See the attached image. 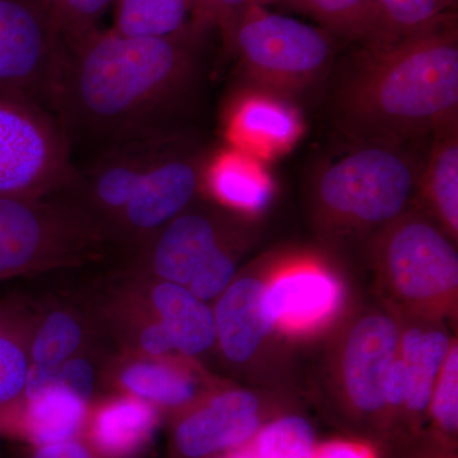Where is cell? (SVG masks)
<instances>
[{"mask_svg":"<svg viewBox=\"0 0 458 458\" xmlns=\"http://www.w3.org/2000/svg\"><path fill=\"white\" fill-rule=\"evenodd\" d=\"M236 273L233 255L225 243L216 247L199 267L188 288L199 300L208 301L218 298L233 282Z\"/></svg>","mask_w":458,"mask_h":458,"instance_id":"obj_32","label":"cell"},{"mask_svg":"<svg viewBox=\"0 0 458 458\" xmlns=\"http://www.w3.org/2000/svg\"><path fill=\"white\" fill-rule=\"evenodd\" d=\"M89 403L65 388L49 386L23 399L5 432L35 445L78 438L86 427Z\"/></svg>","mask_w":458,"mask_h":458,"instance_id":"obj_19","label":"cell"},{"mask_svg":"<svg viewBox=\"0 0 458 458\" xmlns=\"http://www.w3.org/2000/svg\"><path fill=\"white\" fill-rule=\"evenodd\" d=\"M150 298L159 321L170 333L174 351L195 357L212 348L216 342L213 310L188 286L161 280Z\"/></svg>","mask_w":458,"mask_h":458,"instance_id":"obj_20","label":"cell"},{"mask_svg":"<svg viewBox=\"0 0 458 458\" xmlns=\"http://www.w3.org/2000/svg\"><path fill=\"white\" fill-rule=\"evenodd\" d=\"M265 288L261 280L245 276L232 282L218 297L213 311L216 342L233 363L251 360L274 328L265 309Z\"/></svg>","mask_w":458,"mask_h":458,"instance_id":"obj_15","label":"cell"},{"mask_svg":"<svg viewBox=\"0 0 458 458\" xmlns=\"http://www.w3.org/2000/svg\"><path fill=\"white\" fill-rule=\"evenodd\" d=\"M203 29L164 38L98 30L66 47L54 110L71 144L90 141L102 153L172 137L171 117L197 84Z\"/></svg>","mask_w":458,"mask_h":458,"instance_id":"obj_1","label":"cell"},{"mask_svg":"<svg viewBox=\"0 0 458 458\" xmlns=\"http://www.w3.org/2000/svg\"><path fill=\"white\" fill-rule=\"evenodd\" d=\"M313 458H375V454L360 443L330 442L316 448Z\"/></svg>","mask_w":458,"mask_h":458,"instance_id":"obj_37","label":"cell"},{"mask_svg":"<svg viewBox=\"0 0 458 458\" xmlns=\"http://www.w3.org/2000/svg\"><path fill=\"white\" fill-rule=\"evenodd\" d=\"M400 331L384 315L361 318L346 339L343 381L352 405L373 414L385 408L384 379L399 354Z\"/></svg>","mask_w":458,"mask_h":458,"instance_id":"obj_13","label":"cell"},{"mask_svg":"<svg viewBox=\"0 0 458 458\" xmlns=\"http://www.w3.org/2000/svg\"><path fill=\"white\" fill-rule=\"evenodd\" d=\"M207 157L172 138L134 197L105 228L132 242H146L197 198Z\"/></svg>","mask_w":458,"mask_h":458,"instance_id":"obj_9","label":"cell"},{"mask_svg":"<svg viewBox=\"0 0 458 458\" xmlns=\"http://www.w3.org/2000/svg\"><path fill=\"white\" fill-rule=\"evenodd\" d=\"M409 390L408 369L399 354L391 363L384 379V399L386 406L400 408L405 405Z\"/></svg>","mask_w":458,"mask_h":458,"instance_id":"obj_34","label":"cell"},{"mask_svg":"<svg viewBox=\"0 0 458 458\" xmlns=\"http://www.w3.org/2000/svg\"><path fill=\"white\" fill-rule=\"evenodd\" d=\"M222 128L228 147L265 164L291 152L304 131L302 114L292 99L251 84L229 98Z\"/></svg>","mask_w":458,"mask_h":458,"instance_id":"obj_10","label":"cell"},{"mask_svg":"<svg viewBox=\"0 0 458 458\" xmlns=\"http://www.w3.org/2000/svg\"><path fill=\"white\" fill-rule=\"evenodd\" d=\"M245 448L258 458H313L315 434L311 424L301 417H285L260 428Z\"/></svg>","mask_w":458,"mask_h":458,"instance_id":"obj_28","label":"cell"},{"mask_svg":"<svg viewBox=\"0 0 458 458\" xmlns=\"http://www.w3.org/2000/svg\"><path fill=\"white\" fill-rule=\"evenodd\" d=\"M156 406L128 396L105 403L87 419L89 447L102 458H135L155 437Z\"/></svg>","mask_w":458,"mask_h":458,"instance_id":"obj_18","label":"cell"},{"mask_svg":"<svg viewBox=\"0 0 458 458\" xmlns=\"http://www.w3.org/2000/svg\"><path fill=\"white\" fill-rule=\"evenodd\" d=\"M101 236L81 208L0 197V280L77 258Z\"/></svg>","mask_w":458,"mask_h":458,"instance_id":"obj_6","label":"cell"},{"mask_svg":"<svg viewBox=\"0 0 458 458\" xmlns=\"http://www.w3.org/2000/svg\"><path fill=\"white\" fill-rule=\"evenodd\" d=\"M430 410L434 420L445 433L457 432L458 427V348L452 344L441 373L434 386Z\"/></svg>","mask_w":458,"mask_h":458,"instance_id":"obj_31","label":"cell"},{"mask_svg":"<svg viewBox=\"0 0 458 458\" xmlns=\"http://www.w3.org/2000/svg\"><path fill=\"white\" fill-rule=\"evenodd\" d=\"M264 301L274 327H307L335 310L340 286L325 271L300 267L282 274L267 285Z\"/></svg>","mask_w":458,"mask_h":458,"instance_id":"obj_16","label":"cell"},{"mask_svg":"<svg viewBox=\"0 0 458 458\" xmlns=\"http://www.w3.org/2000/svg\"><path fill=\"white\" fill-rule=\"evenodd\" d=\"M141 351L150 357H164L174 351L170 333L161 321H155L143 328L140 335Z\"/></svg>","mask_w":458,"mask_h":458,"instance_id":"obj_36","label":"cell"},{"mask_svg":"<svg viewBox=\"0 0 458 458\" xmlns=\"http://www.w3.org/2000/svg\"><path fill=\"white\" fill-rule=\"evenodd\" d=\"M65 47H73L90 33L114 0H45Z\"/></svg>","mask_w":458,"mask_h":458,"instance_id":"obj_30","label":"cell"},{"mask_svg":"<svg viewBox=\"0 0 458 458\" xmlns=\"http://www.w3.org/2000/svg\"><path fill=\"white\" fill-rule=\"evenodd\" d=\"M188 209L144 242L149 243V262L156 276L183 286L189 285L208 256L225 242L218 219Z\"/></svg>","mask_w":458,"mask_h":458,"instance_id":"obj_14","label":"cell"},{"mask_svg":"<svg viewBox=\"0 0 458 458\" xmlns=\"http://www.w3.org/2000/svg\"><path fill=\"white\" fill-rule=\"evenodd\" d=\"M421 171L403 143L363 141L321 172L316 199L321 212L339 225L393 223L414 194Z\"/></svg>","mask_w":458,"mask_h":458,"instance_id":"obj_3","label":"cell"},{"mask_svg":"<svg viewBox=\"0 0 458 458\" xmlns=\"http://www.w3.org/2000/svg\"><path fill=\"white\" fill-rule=\"evenodd\" d=\"M195 21L205 27L221 29L225 40L231 35L238 20L256 4L255 0H192Z\"/></svg>","mask_w":458,"mask_h":458,"instance_id":"obj_33","label":"cell"},{"mask_svg":"<svg viewBox=\"0 0 458 458\" xmlns=\"http://www.w3.org/2000/svg\"><path fill=\"white\" fill-rule=\"evenodd\" d=\"M113 30L132 38H164L195 25L192 0H114ZM200 25V23H199Z\"/></svg>","mask_w":458,"mask_h":458,"instance_id":"obj_25","label":"cell"},{"mask_svg":"<svg viewBox=\"0 0 458 458\" xmlns=\"http://www.w3.org/2000/svg\"><path fill=\"white\" fill-rule=\"evenodd\" d=\"M393 40L420 31L451 13L454 0H377Z\"/></svg>","mask_w":458,"mask_h":458,"instance_id":"obj_29","label":"cell"},{"mask_svg":"<svg viewBox=\"0 0 458 458\" xmlns=\"http://www.w3.org/2000/svg\"><path fill=\"white\" fill-rule=\"evenodd\" d=\"M434 146L420 180L434 210L450 233H458L457 122L434 132Z\"/></svg>","mask_w":458,"mask_h":458,"instance_id":"obj_24","label":"cell"},{"mask_svg":"<svg viewBox=\"0 0 458 458\" xmlns=\"http://www.w3.org/2000/svg\"><path fill=\"white\" fill-rule=\"evenodd\" d=\"M201 189L232 209L260 213L274 194V181L265 162L225 147L208 155Z\"/></svg>","mask_w":458,"mask_h":458,"instance_id":"obj_17","label":"cell"},{"mask_svg":"<svg viewBox=\"0 0 458 458\" xmlns=\"http://www.w3.org/2000/svg\"><path fill=\"white\" fill-rule=\"evenodd\" d=\"M62 123L25 93L0 90V197L40 200L73 179Z\"/></svg>","mask_w":458,"mask_h":458,"instance_id":"obj_5","label":"cell"},{"mask_svg":"<svg viewBox=\"0 0 458 458\" xmlns=\"http://www.w3.org/2000/svg\"><path fill=\"white\" fill-rule=\"evenodd\" d=\"M280 0H255L256 4L261 5V7H267V5L273 4V3H278Z\"/></svg>","mask_w":458,"mask_h":458,"instance_id":"obj_38","label":"cell"},{"mask_svg":"<svg viewBox=\"0 0 458 458\" xmlns=\"http://www.w3.org/2000/svg\"><path fill=\"white\" fill-rule=\"evenodd\" d=\"M25 322L0 310V432H5L25 397L31 360Z\"/></svg>","mask_w":458,"mask_h":458,"instance_id":"obj_23","label":"cell"},{"mask_svg":"<svg viewBox=\"0 0 458 458\" xmlns=\"http://www.w3.org/2000/svg\"><path fill=\"white\" fill-rule=\"evenodd\" d=\"M382 262L394 291L414 302H432L458 285V255L432 223L399 216L382 241Z\"/></svg>","mask_w":458,"mask_h":458,"instance_id":"obj_8","label":"cell"},{"mask_svg":"<svg viewBox=\"0 0 458 458\" xmlns=\"http://www.w3.org/2000/svg\"><path fill=\"white\" fill-rule=\"evenodd\" d=\"M174 137L108 149L99 153L89 167L75 171L71 183L78 186L84 199V208L81 209L98 225L102 233L134 197L148 172Z\"/></svg>","mask_w":458,"mask_h":458,"instance_id":"obj_11","label":"cell"},{"mask_svg":"<svg viewBox=\"0 0 458 458\" xmlns=\"http://www.w3.org/2000/svg\"><path fill=\"white\" fill-rule=\"evenodd\" d=\"M30 458H102L89 445H84L77 438L69 441L35 445Z\"/></svg>","mask_w":458,"mask_h":458,"instance_id":"obj_35","label":"cell"},{"mask_svg":"<svg viewBox=\"0 0 458 458\" xmlns=\"http://www.w3.org/2000/svg\"><path fill=\"white\" fill-rule=\"evenodd\" d=\"M82 325L71 313L56 311L44 319L30 340L31 367L53 369L72 360L83 342Z\"/></svg>","mask_w":458,"mask_h":458,"instance_id":"obj_27","label":"cell"},{"mask_svg":"<svg viewBox=\"0 0 458 458\" xmlns=\"http://www.w3.org/2000/svg\"><path fill=\"white\" fill-rule=\"evenodd\" d=\"M120 382L131 396L152 405L177 408L195 396V386L189 377L174 367L157 361L141 360L129 364Z\"/></svg>","mask_w":458,"mask_h":458,"instance_id":"obj_26","label":"cell"},{"mask_svg":"<svg viewBox=\"0 0 458 458\" xmlns=\"http://www.w3.org/2000/svg\"><path fill=\"white\" fill-rule=\"evenodd\" d=\"M339 104L344 125L363 141L405 143L456 123L458 35L454 14L364 49Z\"/></svg>","mask_w":458,"mask_h":458,"instance_id":"obj_2","label":"cell"},{"mask_svg":"<svg viewBox=\"0 0 458 458\" xmlns=\"http://www.w3.org/2000/svg\"><path fill=\"white\" fill-rule=\"evenodd\" d=\"M228 458H258L255 456H252V454H247L245 451L238 452V454H233V456L228 457Z\"/></svg>","mask_w":458,"mask_h":458,"instance_id":"obj_39","label":"cell"},{"mask_svg":"<svg viewBox=\"0 0 458 458\" xmlns=\"http://www.w3.org/2000/svg\"><path fill=\"white\" fill-rule=\"evenodd\" d=\"M66 47L45 0H0V90L55 105Z\"/></svg>","mask_w":458,"mask_h":458,"instance_id":"obj_7","label":"cell"},{"mask_svg":"<svg viewBox=\"0 0 458 458\" xmlns=\"http://www.w3.org/2000/svg\"><path fill=\"white\" fill-rule=\"evenodd\" d=\"M225 41L249 84L289 99L318 83L335 54V38L321 27L258 4L238 20Z\"/></svg>","mask_w":458,"mask_h":458,"instance_id":"obj_4","label":"cell"},{"mask_svg":"<svg viewBox=\"0 0 458 458\" xmlns=\"http://www.w3.org/2000/svg\"><path fill=\"white\" fill-rule=\"evenodd\" d=\"M306 14L334 38L364 49L393 41L377 0H280Z\"/></svg>","mask_w":458,"mask_h":458,"instance_id":"obj_21","label":"cell"},{"mask_svg":"<svg viewBox=\"0 0 458 458\" xmlns=\"http://www.w3.org/2000/svg\"><path fill=\"white\" fill-rule=\"evenodd\" d=\"M260 403L249 391H227L181 419L174 447L182 458H209L236 450L260 430Z\"/></svg>","mask_w":458,"mask_h":458,"instance_id":"obj_12","label":"cell"},{"mask_svg":"<svg viewBox=\"0 0 458 458\" xmlns=\"http://www.w3.org/2000/svg\"><path fill=\"white\" fill-rule=\"evenodd\" d=\"M451 346L450 337L438 330L411 327L400 336L399 357L408 369L405 406L410 411L423 414L429 409L434 386Z\"/></svg>","mask_w":458,"mask_h":458,"instance_id":"obj_22","label":"cell"}]
</instances>
